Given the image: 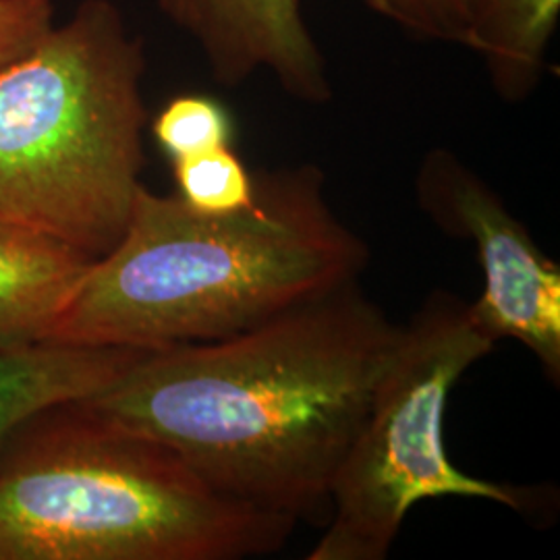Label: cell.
Segmentation results:
<instances>
[{"label":"cell","mask_w":560,"mask_h":560,"mask_svg":"<svg viewBox=\"0 0 560 560\" xmlns=\"http://www.w3.org/2000/svg\"><path fill=\"white\" fill-rule=\"evenodd\" d=\"M399 337L353 280L235 337L143 351L81 402L222 497L298 523L330 504Z\"/></svg>","instance_id":"cell-1"},{"label":"cell","mask_w":560,"mask_h":560,"mask_svg":"<svg viewBox=\"0 0 560 560\" xmlns=\"http://www.w3.org/2000/svg\"><path fill=\"white\" fill-rule=\"evenodd\" d=\"M254 175L256 200L226 214L141 185L122 237L83 275L48 342H214L360 279L370 249L332 212L320 166Z\"/></svg>","instance_id":"cell-2"},{"label":"cell","mask_w":560,"mask_h":560,"mask_svg":"<svg viewBox=\"0 0 560 560\" xmlns=\"http://www.w3.org/2000/svg\"><path fill=\"white\" fill-rule=\"evenodd\" d=\"M295 525L222 497L81 400L32 421L0 459V560H241L279 550Z\"/></svg>","instance_id":"cell-3"},{"label":"cell","mask_w":560,"mask_h":560,"mask_svg":"<svg viewBox=\"0 0 560 560\" xmlns=\"http://www.w3.org/2000/svg\"><path fill=\"white\" fill-rule=\"evenodd\" d=\"M145 52L113 0L73 15L0 69V226L98 260L141 187Z\"/></svg>","instance_id":"cell-4"},{"label":"cell","mask_w":560,"mask_h":560,"mask_svg":"<svg viewBox=\"0 0 560 560\" xmlns=\"http://www.w3.org/2000/svg\"><path fill=\"white\" fill-rule=\"evenodd\" d=\"M490 339L471 303L434 291L400 326L368 416L330 488L332 517L307 560H384L407 513L425 499H483L525 511L529 490L463 474L444 446V413Z\"/></svg>","instance_id":"cell-5"},{"label":"cell","mask_w":560,"mask_h":560,"mask_svg":"<svg viewBox=\"0 0 560 560\" xmlns=\"http://www.w3.org/2000/svg\"><path fill=\"white\" fill-rule=\"evenodd\" d=\"M416 200L441 231L474 241L483 291L471 314L492 340L525 345L560 381V268L544 256L501 196L446 148H432L416 173Z\"/></svg>","instance_id":"cell-6"},{"label":"cell","mask_w":560,"mask_h":560,"mask_svg":"<svg viewBox=\"0 0 560 560\" xmlns=\"http://www.w3.org/2000/svg\"><path fill=\"white\" fill-rule=\"evenodd\" d=\"M162 15L198 44L214 80L237 88L266 71L305 104L332 98L328 62L301 0H156Z\"/></svg>","instance_id":"cell-7"},{"label":"cell","mask_w":560,"mask_h":560,"mask_svg":"<svg viewBox=\"0 0 560 560\" xmlns=\"http://www.w3.org/2000/svg\"><path fill=\"white\" fill-rule=\"evenodd\" d=\"M141 353L50 342L0 351V459L32 421L60 405L94 397Z\"/></svg>","instance_id":"cell-8"},{"label":"cell","mask_w":560,"mask_h":560,"mask_svg":"<svg viewBox=\"0 0 560 560\" xmlns=\"http://www.w3.org/2000/svg\"><path fill=\"white\" fill-rule=\"evenodd\" d=\"M94 261L59 241L0 226V351L48 342Z\"/></svg>","instance_id":"cell-9"},{"label":"cell","mask_w":560,"mask_h":560,"mask_svg":"<svg viewBox=\"0 0 560 560\" xmlns=\"http://www.w3.org/2000/svg\"><path fill=\"white\" fill-rule=\"evenodd\" d=\"M469 50L499 98L527 101L540 85L560 21V0H469Z\"/></svg>","instance_id":"cell-10"},{"label":"cell","mask_w":560,"mask_h":560,"mask_svg":"<svg viewBox=\"0 0 560 560\" xmlns=\"http://www.w3.org/2000/svg\"><path fill=\"white\" fill-rule=\"evenodd\" d=\"M179 198L206 214H226L256 200V175L231 148L173 161Z\"/></svg>","instance_id":"cell-11"},{"label":"cell","mask_w":560,"mask_h":560,"mask_svg":"<svg viewBox=\"0 0 560 560\" xmlns=\"http://www.w3.org/2000/svg\"><path fill=\"white\" fill-rule=\"evenodd\" d=\"M235 133L229 108L206 94L171 98L152 120V136L171 162L231 148Z\"/></svg>","instance_id":"cell-12"},{"label":"cell","mask_w":560,"mask_h":560,"mask_svg":"<svg viewBox=\"0 0 560 560\" xmlns=\"http://www.w3.org/2000/svg\"><path fill=\"white\" fill-rule=\"evenodd\" d=\"M405 36L469 50V0H361Z\"/></svg>","instance_id":"cell-13"},{"label":"cell","mask_w":560,"mask_h":560,"mask_svg":"<svg viewBox=\"0 0 560 560\" xmlns=\"http://www.w3.org/2000/svg\"><path fill=\"white\" fill-rule=\"evenodd\" d=\"M55 23L52 0H0V69L32 50Z\"/></svg>","instance_id":"cell-14"}]
</instances>
